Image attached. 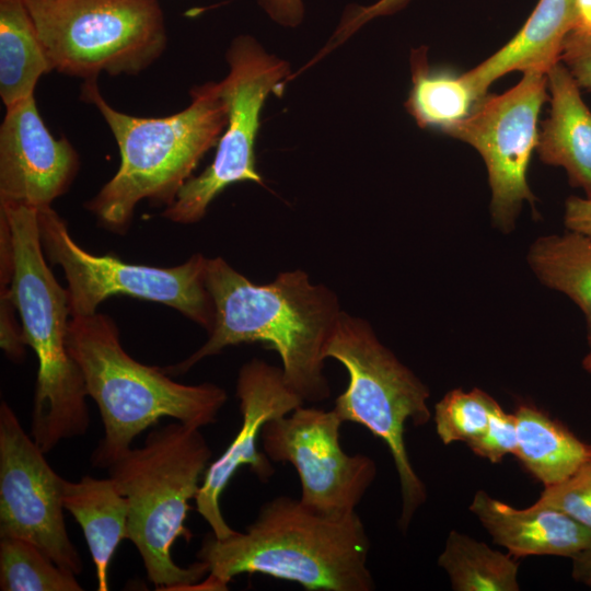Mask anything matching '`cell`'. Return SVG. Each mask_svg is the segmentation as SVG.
Masks as SVG:
<instances>
[{
	"label": "cell",
	"mask_w": 591,
	"mask_h": 591,
	"mask_svg": "<svg viewBox=\"0 0 591 591\" xmlns=\"http://www.w3.org/2000/svg\"><path fill=\"white\" fill-rule=\"evenodd\" d=\"M206 287L215 304L208 340L183 361L163 367L165 373L183 374L229 346L260 343L279 355L285 381L304 402L331 395L324 351L341 310L329 288L313 285L300 269L256 285L221 257L207 258Z\"/></svg>",
	"instance_id": "1"
},
{
	"label": "cell",
	"mask_w": 591,
	"mask_h": 591,
	"mask_svg": "<svg viewBox=\"0 0 591 591\" xmlns=\"http://www.w3.org/2000/svg\"><path fill=\"white\" fill-rule=\"evenodd\" d=\"M370 540L357 512L328 515L299 498L265 502L245 532L205 535L196 554L209 569L198 584L227 590L241 573H262L297 582L308 591H371Z\"/></svg>",
	"instance_id": "2"
},
{
	"label": "cell",
	"mask_w": 591,
	"mask_h": 591,
	"mask_svg": "<svg viewBox=\"0 0 591 591\" xmlns=\"http://www.w3.org/2000/svg\"><path fill=\"white\" fill-rule=\"evenodd\" d=\"M80 97L102 115L119 150L115 175L84 205L102 228L116 234L128 231L141 200L170 206L228 123L220 82L194 86L190 104L165 117L117 111L103 97L97 79L84 80Z\"/></svg>",
	"instance_id": "3"
},
{
	"label": "cell",
	"mask_w": 591,
	"mask_h": 591,
	"mask_svg": "<svg viewBox=\"0 0 591 591\" xmlns=\"http://www.w3.org/2000/svg\"><path fill=\"white\" fill-rule=\"evenodd\" d=\"M67 346L104 426V437L91 455L94 467L108 468L137 436L162 418L201 428L215 424L227 403V392L217 384H183L162 367L134 359L106 314L71 317Z\"/></svg>",
	"instance_id": "4"
},
{
	"label": "cell",
	"mask_w": 591,
	"mask_h": 591,
	"mask_svg": "<svg viewBox=\"0 0 591 591\" xmlns=\"http://www.w3.org/2000/svg\"><path fill=\"white\" fill-rule=\"evenodd\" d=\"M0 215L10 235V296L38 361L31 437L46 454L62 440L85 434L90 425L85 382L67 346L69 293L47 265L37 209L0 202Z\"/></svg>",
	"instance_id": "5"
},
{
	"label": "cell",
	"mask_w": 591,
	"mask_h": 591,
	"mask_svg": "<svg viewBox=\"0 0 591 591\" xmlns=\"http://www.w3.org/2000/svg\"><path fill=\"white\" fill-rule=\"evenodd\" d=\"M210 457L200 428L175 420L151 430L141 447L128 449L108 467L128 501L127 538L158 590H189L209 573L200 560L178 566L172 547L177 538L193 537L185 520Z\"/></svg>",
	"instance_id": "6"
},
{
	"label": "cell",
	"mask_w": 591,
	"mask_h": 591,
	"mask_svg": "<svg viewBox=\"0 0 591 591\" xmlns=\"http://www.w3.org/2000/svg\"><path fill=\"white\" fill-rule=\"evenodd\" d=\"M325 358L339 361L348 372L347 389L335 399L343 420L366 427L387 447L399 480L402 510L398 526L407 530L427 499L422 480L406 450L407 421L427 424L430 392L426 384L376 337L370 324L341 311L326 344Z\"/></svg>",
	"instance_id": "7"
},
{
	"label": "cell",
	"mask_w": 591,
	"mask_h": 591,
	"mask_svg": "<svg viewBox=\"0 0 591 591\" xmlns=\"http://www.w3.org/2000/svg\"><path fill=\"white\" fill-rule=\"evenodd\" d=\"M25 2L53 69L65 76H138L167 45L159 0Z\"/></svg>",
	"instance_id": "8"
},
{
	"label": "cell",
	"mask_w": 591,
	"mask_h": 591,
	"mask_svg": "<svg viewBox=\"0 0 591 591\" xmlns=\"http://www.w3.org/2000/svg\"><path fill=\"white\" fill-rule=\"evenodd\" d=\"M37 218L45 256L61 268L67 280L71 317L92 315L106 299L126 296L175 309L211 331L215 304L206 287L207 257L202 254L174 267L130 264L82 248L51 207L37 209Z\"/></svg>",
	"instance_id": "9"
},
{
	"label": "cell",
	"mask_w": 591,
	"mask_h": 591,
	"mask_svg": "<svg viewBox=\"0 0 591 591\" xmlns=\"http://www.w3.org/2000/svg\"><path fill=\"white\" fill-rule=\"evenodd\" d=\"M225 57L229 73L220 82V90L228 123L211 164L190 177L163 210L162 217L175 223L200 221L211 201L232 184L263 185L255 159L260 113L269 94L281 92L283 83L291 79L290 68L285 60L267 54L250 35L234 38Z\"/></svg>",
	"instance_id": "10"
},
{
	"label": "cell",
	"mask_w": 591,
	"mask_h": 591,
	"mask_svg": "<svg viewBox=\"0 0 591 591\" xmlns=\"http://www.w3.org/2000/svg\"><path fill=\"white\" fill-rule=\"evenodd\" d=\"M546 100L547 76L524 72L517 85L484 96L465 119L444 131L475 148L483 158L491 190V220L503 233L514 229L524 201L534 207L526 173Z\"/></svg>",
	"instance_id": "11"
},
{
	"label": "cell",
	"mask_w": 591,
	"mask_h": 591,
	"mask_svg": "<svg viewBox=\"0 0 591 591\" xmlns=\"http://www.w3.org/2000/svg\"><path fill=\"white\" fill-rule=\"evenodd\" d=\"M343 420L334 409L299 406L267 421L263 450L273 462L291 464L300 478V500L328 515L356 512L376 476L374 461L348 454L340 444Z\"/></svg>",
	"instance_id": "12"
},
{
	"label": "cell",
	"mask_w": 591,
	"mask_h": 591,
	"mask_svg": "<svg viewBox=\"0 0 591 591\" xmlns=\"http://www.w3.org/2000/svg\"><path fill=\"white\" fill-rule=\"evenodd\" d=\"M23 429L14 410L0 404V536L37 546L57 565L76 575L83 564L63 517L66 479Z\"/></svg>",
	"instance_id": "13"
},
{
	"label": "cell",
	"mask_w": 591,
	"mask_h": 591,
	"mask_svg": "<svg viewBox=\"0 0 591 591\" xmlns=\"http://www.w3.org/2000/svg\"><path fill=\"white\" fill-rule=\"evenodd\" d=\"M236 397L241 427L225 451L209 463L195 497L196 510L218 538H227L237 532L224 520L219 503L221 494L237 470L247 466L262 483H267L275 473L271 460L258 450L264 425L304 404L285 381L281 368L256 358L241 367Z\"/></svg>",
	"instance_id": "14"
},
{
	"label": "cell",
	"mask_w": 591,
	"mask_h": 591,
	"mask_svg": "<svg viewBox=\"0 0 591 591\" xmlns=\"http://www.w3.org/2000/svg\"><path fill=\"white\" fill-rule=\"evenodd\" d=\"M80 158L66 138H55L30 96L7 107L0 126V202L50 207L68 192Z\"/></svg>",
	"instance_id": "15"
},
{
	"label": "cell",
	"mask_w": 591,
	"mask_h": 591,
	"mask_svg": "<svg viewBox=\"0 0 591 591\" xmlns=\"http://www.w3.org/2000/svg\"><path fill=\"white\" fill-rule=\"evenodd\" d=\"M470 510L494 542L514 557L552 555L572 559L591 547V530L551 507L533 503L518 509L478 490Z\"/></svg>",
	"instance_id": "16"
},
{
	"label": "cell",
	"mask_w": 591,
	"mask_h": 591,
	"mask_svg": "<svg viewBox=\"0 0 591 591\" xmlns=\"http://www.w3.org/2000/svg\"><path fill=\"white\" fill-rule=\"evenodd\" d=\"M576 25L575 0H538L519 32L482 63L462 73L479 99L500 77L518 70L547 73L560 61L563 44Z\"/></svg>",
	"instance_id": "17"
},
{
	"label": "cell",
	"mask_w": 591,
	"mask_h": 591,
	"mask_svg": "<svg viewBox=\"0 0 591 591\" xmlns=\"http://www.w3.org/2000/svg\"><path fill=\"white\" fill-rule=\"evenodd\" d=\"M546 76L551 108L538 131V157L546 164L561 166L569 182L591 197V111L561 61Z\"/></svg>",
	"instance_id": "18"
},
{
	"label": "cell",
	"mask_w": 591,
	"mask_h": 591,
	"mask_svg": "<svg viewBox=\"0 0 591 591\" xmlns=\"http://www.w3.org/2000/svg\"><path fill=\"white\" fill-rule=\"evenodd\" d=\"M62 500L65 510L82 529L95 566L97 590L107 591L112 558L127 538L128 501L111 477L92 476L66 480Z\"/></svg>",
	"instance_id": "19"
},
{
	"label": "cell",
	"mask_w": 591,
	"mask_h": 591,
	"mask_svg": "<svg viewBox=\"0 0 591 591\" xmlns=\"http://www.w3.org/2000/svg\"><path fill=\"white\" fill-rule=\"evenodd\" d=\"M517 427L515 456L544 486L558 484L591 462V445L534 406L513 413Z\"/></svg>",
	"instance_id": "20"
},
{
	"label": "cell",
	"mask_w": 591,
	"mask_h": 591,
	"mask_svg": "<svg viewBox=\"0 0 591 591\" xmlns=\"http://www.w3.org/2000/svg\"><path fill=\"white\" fill-rule=\"evenodd\" d=\"M25 0H0V96L10 107L34 95L53 71Z\"/></svg>",
	"instance_id": "21"
},
{
	"label": "cell",
	"mask_w": 591,
	"mask_h": 591,
	"mask_svg": "<svg viewBox=\"0 0 591 591\" xmlns=\"http://www.w3.org/2000/svg\"><path fill=\"white\" fill-rule=\"evenodd\" d=\"M427 51L426 47L412 50V89L405 107L420 128L444 132L465 119L482 99L463 74L431 68Z\"/></svg>",
	"instance_id": "22"
},
{
	"label": "cell",
	"mask_w": 591,
	"mask_h": 591,
	"mask_svg": "<svg viewBox=\"0 0 591 591\" xmlns=\"http://www.w3.org/2000/svg\"><path fill=\"white\" fill-rule=\"evenodd\" d=\"M526 259L545 287L566 294L579 306L591 348V237L569 230L541 236L531 244Z\"/></svg>",
	"instance_id": "23"
},
{
	"label": "cell",
	"mask_w": 591,
	"mask_h": 591,
	"mask_svg": "<svg viewBox=\"0 0 591 591\" xmlns=\"http://www.w3.org/2000/svg\"><path fill=\"white\" fill-rule=\"evenodd\" d=\"M438 565L454 591H518L519 563L455 530L447 537Z\"/></svg>",
	"instance_id": "24"
},
{
	"label": "cell",
	"mask_w": 591,
	"mask_h": 591,
	"mask_svg": "<svg viewBox=\"0 0 591 591\" xmlns=\"http://www.w3.org/2000/svg\"><path fill=\"white\" fill-rule=\"evenodd\" d=\"M76 573L60 567L34 544L1 536L2 591H82Z\"/></svg>",
	"instance_id": "25"
},
{
	"label": "cell",
	"mask_w": 591,
	"mask_h": 591,
	"mask_svg": "<svg viewBox=\"0 0 591 591\" xmlns=\"http://www.w3.org/2000/svg\"><path fill=\"white\" fill-rule=\"evenodd\" d=\"M499 404L487 393L474 389L448 392L434 406L436 431L443 444H466L484 433Z\"/></svg>",
	"instance_id": "26"
},
{
	"label": "cell",
	"mask_w": 591,
	"mask_h": 591,
	"mask_svg": "<svg viewBox=\"0 0 591 591\" xmlns=\"http://www.w3.org/2000/svg\"><path fill=\"white\" fill-rule=\"evenodd\" d=\"M535 503L561 511L591 530V462L567 479L545 486Z\"/></svg>",
	"instance_id": "27"
},
{
	"label": "cell",
	"mask_w": 591,
	"mask_h": 591,
	"mask_svg": "<svg viewBox=\"0 0 591 591\" xmlns=\"http://www.w3.org/2000/svg\"><path fill=\"white\" fill-rule=\"evenodd\" d=\"M518 445L515 418L497 406L482 436L467 443L478 456L499 463L505 455L515 454Z\"/></svg>",
	"instance_id": "28"
},
{
	"label": "cell",
	"mask_w": 591,
	"mask_h": 591,
	"mask_svg": "<svg viewBox=\"0 0 591 591\" xmlns=\"http://www.w3.org/2000/svg\"><path fill=\"white\" fill-rule=\"evenodd\" d=\"M410 0H378L369 5L351 4L344 12L338 27L329 38L327 45L316 55L313 62L325 57L329 51L339 46L369 21L396 13Z\"/></svg>",
	"instance_id": "29"
},
{
	"label": "cell",
	"mask_w": 591,
	"mask_h": 591,
	"mask_svg": "<svg viewBox=\"0 0 591 591\" xmlns=\"http://www.w3.org/2000/svg\"><path fill=\"white\" fill-rule=\"evenodd\" d=\"M560 61L579 88L591 92V32L570 31L563 44Z\"/></svg>",
	"instance_id": "30"
},
{
	"label": "cell",
	"mask_w": 591,
	"mask_h": 591,
	"mask_svg": "<svg viewBox=\"0 0 591 591\" xmlns=\"http://www.w3.org/2000/svg\"><path fill=\"white\" fill-rule=\"evenodd\" d=\"M258 4L276 23L287 26H298L304 18L302 0H257Z\"/></svg>",
	"instance_id": "31"
},
{
	"label": "cell",
	"mask_w": 591,
	"mask_h": 591,
	"mask_svg": "<svg viewBox=\"0 0 591 591\" xmlns=\"http://www.w3.org/2000/svg\"><path fill=\"white\" fill-rule=\"evenodd\" d=\"M564 222L569 231L591 237V197H569L565 205Z\"/></svg>",
	"instance_id": "32"
},
{
	"label": "cell",
	"mask_w": 591,
	"mask_h": 591,
	"mask_svg": "<svg viewBox=\"0 0 591 591\" xmlns=\"http://www.w3.org/2000/svg\"><path fill=\"white\" fill-rule=\"evenodd\" d=\"M572 578L591 588V547L572 558Z\"/></svg>",
	"instance_id": "33"
},
{
	"label": "cell",
	"mask_w": 591,
	"mask_h": 591,
	"mask_svg": "<svg viewBox=\"0 0 591 591\" xmlns=\"http://www.w3.org/2000/svg\"><path fill=\"white\" fill-rule=\"evenodd\" d=\"M576 25L573 30L591 32V0H575Z\"/></svg>",
	"instance_id": "34"
},
{
	"label": "cell",
	"mask_w": 591,
	"mask_h": 591,
	"mask_svg": "<svg viewBox=\"0 0 591 591\" xmlns=\"http://www.w3.org/2000/svg\"><path fill=\"white\" fill-rule=\"evenodd\" d=\"M582 367L586 371L591 373V351L583 358Z\"/></svg>",
	"instance_id": "35"
}]
</instances>
